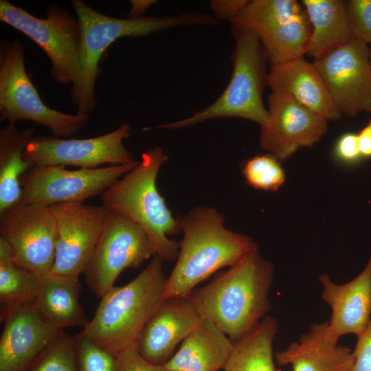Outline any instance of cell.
Returning <instances> with one entry per match:
<instances>
[{
    "instance_id": "obj_28",
    "label": "cell",
    "mask_w": 371,
    "mask_h": 371,
    "mask_svg": "<svg viewBox=\"0 0 371 371\" xmlns=\"http://www.w3.org/2000/svg\"><path fill=\"white\" fill-rule=\"evenodd\" d=\"M304 12L303 5L295 0H253L229 22L232 26L250 30L256 35Z\"/></svg>"
},
{
    "instance_id": "obj_13",
    "label": "cell",
    "mask_w": 371,
    "mask_h": 371,
    "mask_svg": "<svg viewBox=\"0 0 371 371\" xmlns=\"http://www.w3.org/2000/svg\"><path fill=\"white\" fill-rule=\"evenodd\" d=\"M56 223V255L51 273L83 274L104 229L110 210L85 202L50 206Z\"/></svg>"
},
{
    "instance_id": "obj_2",
    "label": "cell",
    "mask_w": 371,
    "mask_h": 371,
    "mask_svg": "<svg viewBox=\"0 0 371 371\" xmlns=\"http://www.w3.org/2000/svg\"><path fill=\"white\" fill-rule=\"evenodd\" d=\"M177 218L183 238L165 298L188 297L196 285L236 264L255 244L250 236L227 229L223 216L212 207H196Z\"/></svg>"
},
{
    "instance_id": "obj_29",
    "label": "cell",
    "mask_w": 371,
    "mask_h": 371,
    "mask_svg": "<svg viewBox=\"0 0 371 371\" xmlns=\"http://www.w3.org/2000/svg\"><path fill=\"white\" fill-rule=\"evenodd\" d=\"M27 371H78L73 337L62 330Z\"/></svg>"
},
{
    "instance_id": "obj_33",
    "label": "cell",
    "mask_w": 371,
    "mask_h": 371,
    "mask_svg": "<svg viewBox=\"0 0 371 371\" xmlns=\"http://www.w3.org/2000/svg\"><path fill=\"white\" fill-rule=\"evenodd\" d=\"M118 371H166L164 366L147 361L140 355L137 344H134L117 355Z\"/></svg>"
},
{
    "instance_id": "obj_5",
    "label": "cell",
    "mask_w": 371,
    "mask_h": 371,
    "mask_svg": "<svg viewBox=\"0 0 371 371\" xmlns=\"http://www.w3.org/2000/svg\"><path fill=\"white\" fill-rule=\"evenodd\" d=\"M167 159L159 146L146 151L135 168L101 194V200L109 210L139 225L148 234L155 255L170 262L177 258L179 244L168 236L177 234L181 229L156 185L159 171Z\"/></svg>"
},
{
    "instance_id": "obj_6",
    "label": "cell",
    "mask_w": 371,
    "mask_h": 371,
    "mask_svg": "<svg viewBox=\"0 0 371 371\" xmlns=\"http://www.w3.org/2000/svg\"><path fill=\"white\" fill-rule=\"evenodd\" d=\"M235 48L231 56V78L221 95L210 106L190 117L146 129H180L214 119L239 117L261 126L269 118L262 92L267 85L268 58L256 35L250 30L232 26Z\"/></svg>"
},
{
    "instance_id": "obj_3",
    "label": "cell",
    "mask_w": 371,
    "mask_h": 371,
    "mask_svg": "<svg viewBox=\"0 0 371 371\" xmlns=\"http://www.w3.org/2000/svg\"><path fill=\"white\" fill-rule=\"evenodd\" d=\"M71 4L82 35L81 78L70 95L77 113L89 115L95 109V83L99 61L106 49L122 37L145 36L164 30L190 25H216L218 20L207 14L191 12L166 16L120 19L100 13L82 0Z\"/></svg>"
},
{
    "instance_id": "obj_22",
    "label": "cell",
    "mask_w": 371,
    "mask_h": 371,
    "mask_svg": "<svg viewBox=\"0 0 371 371\" xmlns=\"http://www.w3.org/2000/svg\"><path fill=\"white\" fill-rule=\"evenodd\" d=\"M80 291L78 277L51 273L41 276L35 306L42 320L56 331L71 326H86L89 320L79 302Z\"/></svg>"
},
{
    "instance_id": "obj_27",
    "label": "cell",
    "mask_w": 371,
    "mask_h": 371,
    "mask_svg": "<svg viewBox=\"0 0 371 371\" xmlns=\"http://www.w3.org/2000/svg\"><path fill=\"white\" fill-rule=\"evenodd\" d=\"M41 276L16 265L9 244L0 238L1 312L36 304Z\"/></svg>"
},
{
    "instance_id": "obj_17",
    "label": "cell",
    "mask_w": 371,
    "mask_h": 371,
    "mask_svg": "<svg viewBox=\"0 0 371 371\" xmlns=\"http://www.w3.org/2000/svg\"><path fill=\"white\" fill-rule=\"evenodd\" d=\"M201 319L188 297L165 298L140 334V355L151 363L164 365Z\"/></svg>"
},
{
    "instance_id": "obj_38",
    "label": "cell",
    "mask_w": 371,
    "mask_h": 371,
    "mask_svg": "<svg viewBox=\"0 0 371 371\" xmlns=\"http://www.w3.org/2000/svg\"><path fill=\"white\" fill-rule=\"evenodd\" d=\"M131 8L128 12L127 18L139 19L144 17V14L148 9L157 3L155 0H131L130 1Z\"/></svg>"
},
{
    "instance_id": "obj_39",
    "label": "cell",
    "mask_w": 371,
    "mask_h": 371,
    "mask_svg": "<svg viewBox=\"0 0 371 371\" xmlns=\"http://www.w3.org/2000/svg\"><path fill=\"white\" fill-rule=\"evenodd\" d=\"M370 69H371V47L370 48Z\"/></svg>"
},
{
    "instance_id": "obj_12",
    "label": "cell",
    "mask_w": 371,
    "mask_h": 371,
    "mask_svg": "<svg viewBox=\"0 0 371 371\" xmlns=\"http://www.w3.org/2000/svg\"><path fill=\"white\" fill-rule=\"evenodd\" d=\"M131 130L128 124L123 123L110 133L91 138L34 136L25 150L24 159L35 166H72L80 169L96 168L105 164H133L137 161L123 143Z\"/></svg>"
},
{
    "instance_id": "obj_7",
    "label": "cell",
    "mask_w": 371,
    "mask_h": 371,
    "mask_svg": "<svg viewBox=\"0 0 371 371\" xmlns=\"http://www.w3.org/2000/svg\"><path fill=\"white\" fill-rule=\"evenodd\" d=\"M0 20L36 43L51 62L50 76L59 85L76 87L81 78L82 35L77 18L58 4L45 18L33 16L5 0L0 1Z\"/></svg>"
},
{
    "instance_id": "obj_1",
    "label": "cell",
    "mask_w": 371,
    "mask_h": 371,
    "mask_svg": "<svg viewBox=\"0 0 371 371\" xmlns=\"http://www.w3.org/2000/svg\"><path fill=\"white\" fill-rule=\"evenodd\" d=\"M273 276L274 265L262 258L255 243L238 262L188 298L201 319L215 324L235 342L267 316Z\"/></svg>"
},
{
    "instance_id": "obj_18",
    "label": "cell",
    "mask_w": 371,
    "mask_h": 371,
    "mask_svg": "<svg viewBox=\"0 0 371 371\" xmlns=\"http://www.w3.org/2000/svg\"><path fill=\"white\" fill-rule=\"evenodd\" d=\"M322 300L330 307V335L341 337L361 334L371 320V257L363 270L345 284L334 282L330 276H319Z\"/></svg>"
},
{
    "instance_id": "obj_30",
    "label": "cell",
    "mask_w": 371,
    "mask_h": 371,
    "mask_svg": "<svg viewBox=\"0 0 371 371\" xmlns=\"http://www.w3.org/2000/svg\"><path fill=\"white\" fill-rule=\"evenodd\" d=\"M243 173L249 186L260 190L276 191L285 181V172L280 161L270 154L246 160Z\"/></svg>"
},
{
    "instance_id": "obj_4",
    "label": "cell",
    "mask_w": 371,
    "mask_h": 371,
    "mask_svg": "<svg viewBox=\"0 0 371 371\" xmlns=\"http://www.w3.org/2000/svg\"><path fill=\"white\" fill-rule=\"evenodd\" d=\"M163 262L153 256L133 280L103 295L93 317L81 333L115 355L137 343L144 326L165 299L167 278Z\"/></svg>"
},
{
    "instance_id": "obj_14",
    "label": "cell",
    "mask_w": 371,
    "mask_h": 371,
    "mask_svg": "<svg viewBox=\"0 0 371 371\" xmlns=\"http://www.w3.org/2000/svg\"><path fill=\"white\" fill-rule=\"evenodd\" d=\"M340 112L355 117L371 111V69L368 45L350 39L313 63Z\"/></svg>"
},
{
    "instance_id": "obj_11",
    "label": "cell",
    "mask_w": 371,
    "mask_h": 371,
    "mask_svg": "<svg viewBox=\"0 0 371 371\" xmlns=\"http://www.w3.org/2000/svg\"><path fill=\"white\" fill-rule=\"evenodd\" d=\"M0 238L12 249L14 263L37 276L52 269L56 223L50 207L19 203L0 214Z\"/></svg>"
},
{
    "instance_id": "obj_21",
    "label": "cell",
    "mask_w": 371,
    "mask_h": 371,
    "mask_svg": "<svg viewBox=\"0 0 371 371\" xmlns=\"http://www.w3.org/2000/svg\"><path fill=\"white\" fill-rule=\"evenodd\" d=\"M233 345L219 327L202 319L163 366L166 371H219L223 369Z\"/></svg>"
},
{
    "instance_id": "obj_26",
    "label": "cell",
    "mask_w": 371,
    "mask_h": 371,
    "mask_svg": "<svg viewBox=\"0 0 371 371\" xmlns=\"http://www.w3.org/2000/svg\"><path fill=\"white\" fill-rule=\"evenodd\" d=\"M311 35V25L306 12L288 22L256 34L271 66L304 56Z\"/></svg>"
},
{
    "instance_id": "obj_35",
    "label": "cell",
    "mask_w": 371,
    "mask_h": 371,
    "mask_svg": "<svg viewBox=\"0 0 371 371\" xmlns=\"http://www.w3.org/2000/svg\"><path fill=\"white\" fill-rule=\"evenodd\" d=\"M334 154L339 161L345 164L357 161L361 157L357 135L353 133L342 135L336 142Z\"/></svg>"
},
{
    "instance_id": "obj_10",
    "label": "cell",
    "mask_w": 371,
    "mask_h": 371,
    "mask_svg": "<svg viewBox=\"0 0 371 371\" xmlns=\"http://www.w3.org/2000/svg\"><path fill=\"white\" fill-rule=\"evenodd\" d=\"M139 162L76 170H67L63 166L34 165L21 179V203L50 207L84 202L101 195Z\"/></svg>"
},
{
    "instance_id": "obj_36",
    "label": "cell",
    "mask_w": 371,
    "mask_h": 371,
    "mask_svg": "<svg viewBox=\"0 0 371 371\" xmlns=\"http://www.w3.org/2000/svg\"><path fill=\"white\" fill-rule=\"evenodd\" d=\"M248 0H215L210 3L211 10L218 20H232L249 3Z\"/></svg>"
},
{
    "instance_id": "obj_16",
    "label": "cell",
    "mask_w": 371,
    "mask_h": 371,
    "mask_svg": "<svg viewBox=\"0 0 371 371\" xmlns=\"http://www.w3.org/2000/svg\"><path fill=\"white\" fill-rule=\"evenodd\" d=\"M0 371H27L62 331L49 328L35 305L1 312Z\"/></svg>"
},
{
    "instance_id": "obj_25",
    "label": "cell",
    "mask_w": 371,
    "mask_h": 371,
    "mask_svg": "<svg viewBox=\"0 0 371 371\" xmlns=\"http://www.w3.org/2000/svg\"><path fill=\"white\" fill-rule=\"evenodd\" d=\"M278 332L275 317L266 316L249 333L234 342L225 371H277L273 343Z\"/></svg>"
},
{
    "instance_id": "obj_34",
    "label": "cell",
    "mask_w": 371,
    "mask_h": 371,
    "mask_svg": "<svg viewBox=\"0 0 371 371\" xmlns=\"http://www.w3.org/2000/svg\"><path fill=\"white\" fill-rule=\"evenodd\" d=\"M352 354V371H371V320L365 330L357 336Z\"/></svg>"
},
{
    "instance_id": "obj_31",
    "label": "cell",
    "mask_w": 371,
    "mask_h": 371,
    "mask_svg": "<svg viewBox=\"0 0 371 371\" xmlns=\"http://www.w3.org/2000/svg\"><path fill=\"white\" fill-rule=\"evenodd\" d=\"M73 338L78 371H118L116 355L96 346L81 332Z\"/></svg>"
},
{
    "instance_id": "obj_32",
    "label": "cell",
    "mask_w": 371,
    "mask_h": 371,
    "mask_svg": "<svg viewBox=\"0 0 371 371\" xmlns=\"http://www.w3.org/2000/svg\"><path fill=\"white\" fill-rule=\"evenodd\" d=\"M351 39L371 43V0L346 1Z\"/></svg>"
},
{
    "instance_id": "obj_23",
    "label": "cell",
    "mask_w": 371,
    "mask_h": 371,
    "mask_svg": "<svg viewBox=\"0 0 371 371\" xmlns=\"http://www.w3.org/2000/svg\"><path fill=\"white\" fill-rule=\"evenodd\" d=\"M34 135L33 128L19 131L9 122L0 130V214L21 201V179L34 166L24 152Z\"/></svg>"
},
{
    "instance_id": "obj_19",
    "label": "cell",
    "mask_w": 371,
    "mask_h": 371,
    "mask_svg": "<svg viewBox=\"0 0 371 371\" xmlns=\"http://www.w3.org/2000/svg\"><path fill=\"white\" fill-rule=\"evenodd\" d=\"M277 363L292 371H352V350L339 345L328 332V322L311 325L297 341L276 353Z\"/></svg>"
},
{
    "instance_id": "obj_24",
    "label": "cell",
    "mask_w": 371,
    "mask_h": 371,
    "mask_svg": "<svg viewBox=\"0 0 371 371\" xmlns=\"http://www.w3.org/2000/svg\"><path fill=\"white\" fill-rule=\"evenodd\" d=\"M302 4L311 25L306 54L316 60L351 39L346 1L303 0Z\"/></svg>"
},
{
    "instance_id": "obj_37",
    "label": "cell",
    "mask_w": 371,
    "mask_h": 371,
    "mask_svg": "<svg viewBox=\"0 0 371 371\" xmlns=\"http://www.w3.org/2000/svg\"><path fill=\"white\" fill-rule=\"evenodd\" d=\"M358 145L361 157H371V120L357 135Z\"/></svg>"
},
{
    "instance_id": "obj_20",
    "label": "cell",
    "mask_w": 371,
    "mask_h": 371,
    "mask_svg": "<svg viewBox=\"0 0 371 371\" xmlns=\"http://www.w3.org/2000/svg\"><path fill=\"white\" fill-rule=\"evenodd\" d=\"M267 85L271 92L291 96L326 120L341 117L313 63L306 60L304 56L271 66Z\"/></svg>"
},
{
    "instance_id": "obj_9",
    "label": "cell",
    "mask_w": 371,
    "mask_h": 371,
    "mask_svg": "<svg viewBox=\"0 0 371 371\" xmlns=\"http://www.w3.org/2000/svg\"><path fill=\"white\" fill-rule=\"evenodd\" d=\"M155 255L146 232L124 215L111 211L93 255L83 273L85 280L98 297L114 286L122 271L137 268Z\"/></svg>"
},
{
    "instance_id": "obj_15",
    "label": "cell",
    "mask_w": 371,
    "mask_h": 371,
    "mask_svg": "<svg viewBox=\"0 0 371 371\" xmlns=\"http://www.w3.org/2000/svg\"><path fill=\"white\" fill-rule=\"evenodd\" d=\"M268 106L269 118L260 126V145L279 161L301 147L313 146L327 131L328 120L287 94L271 92Z\"/></svg>"
},
{
    "instance_id": "obj_8",
    "label": "cell",
    "mask_w": 371,
    "mask_h": 371,
    "mask_svg": "<svg viewBox=\"0 0 371 371\" xmlns=\"http://www.w3.org/2000/svg\"><path fill=\"white\" fill-rule=\"evenodd\" d=\"M25 46L19 40L0 41L1 120H29L47 127L52 135L67 137L79 131L89 115L68 114L44 104L25 66Z\"/></svg>"
}]
</instances>
